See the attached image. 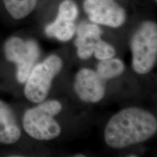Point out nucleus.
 <instances>
[{
	"mask_svg": "<svg viewBox=\"0 0 157 157\" xmlns=\"http://www.w3.org/2000/svg\"><path fill=\"white\" fill-rule=\"evenodd\" d=\"M157 121L151 113L137 107L121 110L111 117L105 129V141L114 148L144 142L156 134Z\"/></svg>",
	"mask_w": 157,
	"mask_h": 157,
	"instance_id": "nucleus-1",
	"label": "nucleus"
},
{
	"mask_svg": "<svg viewBox=\"0 0 157 157\" xmlns=\"http://www.w3.org/2000/svg\"><path fill=\"white\" fill-rule=\"evenodd\" d=\"M39 105L25 111L23 126L25 132L38 140H50L61 132L59 124L54 119L62 110V105L56 100L42 101Z\"/></svg>",
	"mask_w": 157,
	"mask_h": 157,
	"instance_id": "nucleus-2",
	"label": "nucleus"
},
{
	"mask_svg": "<svg viewBox=\"0 0 157 157\" xmlns=\"http://www.w3.org/2000/svg\"><path fill=\"white\" fill-rule=\"evenodd\" d=\"M132 68L137 74H146L153 69L157 58V25L145 21L131 39Z\"/></svg>",
	"mask_w": 157,
	"mask_h": 157,
	"instance_id": "nucleus-3",
	"label": "nucleus"
},
{
	"mask_svg": "<svg viewBox=\"0 0 157 157\" xmlns=\"http://www.w3.org/2000/svg\"><path fill=\"white\" fill-rule=\"evenodd\" d=\"M62 67L61 58L56 55L49 56L43 62L34 66L25 82V98L35 103L44 101L50 91L52 80L60 73Z\"/></svg>",
	"mask_w": 157,
	"mask_h": 157,
	"instance_id": "nucleus-4",
	"label": "nucleus"
},
{
	"mask_svg": "<svg viewBox=\"0 0 157 157\" xmlns=\"http://www.w3.org/2000/svg\"><path fill=\"white\" fill-rule=\"evenodd\" d=\"M4 52L6 59L16 65L17 81L24 84L40 56L37 42L32 39L24 41L17 36H12L5 42Z\"/></svg>",
	"mask_w": 157,
	"mask_h": 157,
	"instance_id": "nucleus-5",
	"label": "nucleus"
},
{
	"mask_svg": "<svg viewBox=\"0 0 157 157\" xmlns=\"http://www.w3.org/2000/svg\"><path fill=\"white\" fill-rule=\"evenodd\" d=\"M83 8L96 24L118 28L126 21V11L115 0H84Z\"/></svg>",
	"mask_w": 157,
	"mask_h": 157,
	"instance_id": "nucleus-6",
	"label": "nucleus"
},
{
	"mask_svg": "<svg viewBox=\"0 0 157 157\" xmlns=\"http://www.w3.org/2000/svg\"><path fill=\"white\" fill-rule=\"evenodd\" d=\"M74 90L82 101L98 103L105 95V80L95 71L83 68L76 74Z\"/></svg>",
	"mask_w": 157,
	"mask_h": 157,
	"instance_id": "nucleus-7",
	"label": "nucleus"
},
{
	"mask_svg": "<svg viewBox=\"0 0 157 157\" xmlns=\"http://www.w3.org/2000/svg\"><path fill=\"white\" fill-rule=\"evenodd\" d=\"M21 135L14 113L7 104L0 100V143L13 144L19 140Z\"/></svg>",
	"mask_w": 157,
	"mask_h": 157,
	"instance_id": "nucleus-8",
	"label": "nucleus"
},
{
	"mask_svg": "<svg viewBox=\"0 0 157 157\" xmlns=\"http://www.w3.org/2000/svg\"><path fill=\"white\" fill-rule=\"evenodd\" d=\"M76 26L74 21H68L56 17L53 22L45 27V34L62 42L70 40L76 33Z\"/></svg>",
	"mask_w": 157,
	"mask_h": 157,
	"instance_id": "nucleus-9",
	"label": "nucleus"
},
{
	"mask_svg": "<svg viewBox=\"0 0 157 157\" xmlns=\"http://www.w3.org/2000/svg\"><path fill=\"white\" fill-rule=\"evenodd\" d=\"M3 3L13 18L21 20L32 13L36 6L37 0H3Z\"/></svg>",
	"mask_w": 157,
	"mask_h": 157,
	"instance_id": "nucleus-10",
	"label": "nucleus"
},
{
	"mask_svg": "<svg viewBox=\"0 0 157 157\" xmlns=\"http://www.w3.org/2000/svg\"><path fill=\"white\" fill-rule=\"evenodd\" d=\"M124 69V64L121 60L111 58L98 63L96 72L102 78L106 80L121 75Z\"/></svg>",
	"mask_w": 157,
	"mask_h": 157,
	"instance_id": "nucleus-11",
	"label": "nucleus"
},
{
	"mask_svg": "<svg viewBox=\"0 0 157 157\" xmlns=\"http://www.w3.org/2000/svg\"><path fill=\"white\" fill-rule=\"evenodd\" d=\"M100 39L82 38L77 36L75 40V45L77 49L78 58L83 60L90 58L95 52L97 42Z\"/></svg>",
	"mask_w": 157,
	"mask_h": 157,
	"instance_id": "nucleus-12",
	"label": "nucleus"
},
{
	"mask_svg": "<svg viewBox=\"0 0 157 157\" xmlns=\"http://www.w3.org/2000/svg\"><path fill=\"white\" fill-rule=\"evenodd\" d=\"M78 9L74 0H63L58 7L56 17L68 21H74L78 17Z\"/></svg>",
	"mask_w": 157,
	"mask_h": 157,
	"instance_id": "nucleus-13",
	"label": "nucleus"
},
{
	"mask_svg": "<svg viewBox=\"0 0 157 157\" xmlns=\"http://www.w3.org/2000/svg\"><path fill=\"white\" fill-rule=\"evenodd\" d=\"M77 36L82 38H89V39H100L101 38L103 31L101 27L98 24L93 23H86L82 22L78 25L76 30Z\"/></svg>",
	"mask_w": 157,
	"mask_h": 157,
	"instance_id": "nucleus-14",
	"label": "nucleus"
},
{
	"mask_svg": "<svg viewBox=\"0 0 157 157\" xmlns=\"http://www.w3.org/2000/svg\"><path fill=\"white\" fill-rule=\"evenodd\" d=\"M94 54L98 60H106L113 58L115 56L116 50L113 46L100 39L97 42Z\"/></svg>",
	"mask_w": 157,
	"mask_h": 157,
	"instance_id": "nucleus-15",
	"label": "nucleus"
},
{
	"mask_svg": "<svg viewBox=\"0 0 157 157\" xmlns=\"http://www.w3.org/2000/svg\"><path fill=\"white\" fill-rule=\"evenodd\" d=\"M77 157H80V156H84V155H77V156H76Z\"/></svg>",
	"mask_w": 157,
	"mask_h": 157,
	"instance_id": "nucleus-16",
	"label": "nucleus"
},
{
	"mask_svg": "<svg viewBox=\"0 0 157 157\" xmlns=\"http://www.w3.org/2000/svg\"><path fill=\"white\" fill-rule=\"evenodd\" d=\"M154 1H155V2H157V0H154Z\"/></svg>",
	"mask_w": 157,
	"mask_h": 157,
	"instance_id": "nucleus-17",
	"label": "nucleus"
}]
</instances>
